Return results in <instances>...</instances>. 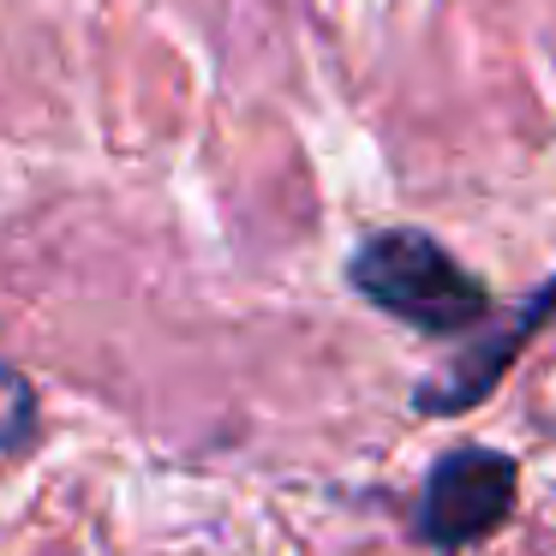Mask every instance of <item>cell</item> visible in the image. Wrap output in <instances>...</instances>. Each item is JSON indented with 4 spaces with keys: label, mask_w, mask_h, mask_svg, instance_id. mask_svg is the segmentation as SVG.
I'll return each mask as SVG.
<instances>
[{
    "label": "cell",
    "mask_w": 556,
    "mask_h": 556,
    "mask_svg": "<svg viewBox=\"0 0 556 556\" xmlns=\"http://www.w3.org/2000/svg\"><path fill=\"white\" fill-rule=\"evenodd\" d=\"M353 288H359L377 312L401 317V324H413V329H431V336L467 329L491 312L484 281L467 276V269L419 228H395V233L365 240L359 252H353Z\"/></svg>",
    "instance_id": "cell-1"
},
{
    "label": "cell",
    "mask_w": 556,
    "mask_h": 556,
    "mask_svg": "<svg viewBox=\"0 0 556 556\" xmlns=\"http://www.w3.org/2000/svg\"><path fill=\"white\" fill-rule=\"evenodd\" d=\"M515 508V460L496 448H455L431 467L413 532L431 551H467L491 539Z\"/></svg>",
    "instance_id": "cell-2"
}]
</instances>
